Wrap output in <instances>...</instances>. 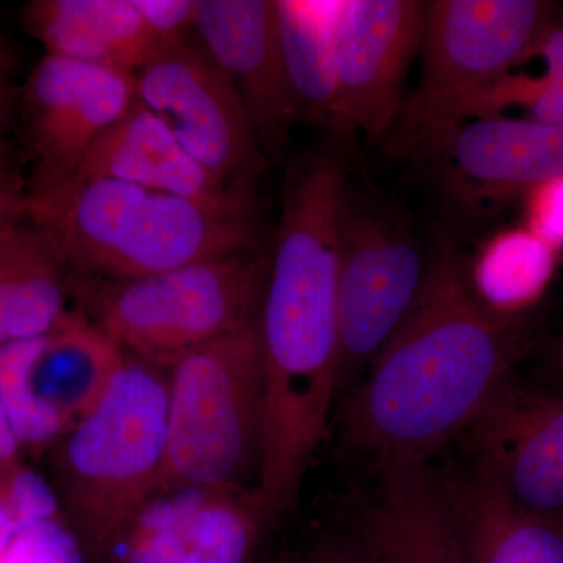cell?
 I'll use <instances>...</instances> for the list:
<instances>
[{
  "label": "cell",
  "instance_id": "2",
  "mask_svg": "<svg viewBox=\"0 0 563 563\" xmlns=\"http://www.w3.org/2000/svg\"><path fill=\"white\" fill-rule=\"evenodd\" d=\"M168 376L125 355L101 401L49 450L52 492L92 563L154 498L163 465Z\"/></svg>",
  "mask_w": 563,
  "mask_h": 563
},
{
  "label": "cell",
  "instance_id": "30",
  "mask_svg": "<svg viewBox=\"0 0 563 563\" xmlns=\"http://www.w3.org/2000/svg\"><path fill=\"white\" fill-rule=\"evenodd\" d=\"M544 363H547L548 374L559 383H563V329L548 343Z\"/></svg>",
  "mask_w": 563,
  "mask_h": 563
},
{
  "label": "cell",
  "instance_id": "20",
  "mask_svg": "<svg viewBox=\"0 0 563 563\" xmlns=\"http://www.w3.org/2000/svg\"><path fill=\"white\" fill-rule=\"evenodd\" d=\"M343 0H276L285 69L299 114L332 128L335 33Z\"/></svg>",
  "mask_w": 563,
  "mask_h": 563
},
{
  "label": "cell",
  "instance_id": "16",
  "mask_svg": "<svg viewBox=\"0 0 563 563\" xmlns=\"http://www.w3.org/2000/svg\"><path fill=\"white\" fill-rule=\"evenodd\" d=\"M22 22L46 55L133 76L158 51L132 0H33Z\"/></svg>",
  "mask_w": 563,
  "mask_h": 563
},
{
  "label": "cell",
  "instance_id": "21",
  "mask_svg": "<svg viewBox=\"0 0 563 563\" xmlns=\"http://www.w3.org/2000/svg\"><path fill=\"white\" fill-rule=\"evenodd\" d=\"M559 254L526 228L493 235L468 263L474 292L490 312L526 317L542 299L558 269Z\"/></svg>",
  "mask_w": 563,
  "mask_h": 563
},
{
  "label": "cell",
  "instance_id": "24",
  "mask_svg": "<svg viewBox=\"0 0 563 563\" xmlns=\"http://www.w3.org/2000/svg\"><path fill=\"white\" fill-rule=\"evenodd\" d=\"M54 499L20 459L0 466V554L33 526L54 520Z\"/></svg>",
  "mask_w": 563,
  "mask_h": 563
},
{
  "label": "cell",
  "instance_id": "19",
  "mask_svg": "<svg viewBox=\"0 0 563 563\" xmlns=\"http://www.w3.org/2000/svg\"><path fill=\"white\" fill-rule=\"evenodd\" d=\"M124 361V352L95 321L80 312H66L43 336L32 365V384L69 431L101 401Z\"/></svg>",
  "mask_w": 563,
  "mask_h": 563
},
{
  "label": "cell",
  "instance_id": "28",
  "mask_svg": "<svg viewBox=\"0 0 563 563\" xmlns=\"http://www.w3.org/2000/svg\"><path fill=\"white\" fill-rule=\"evenodd\" d=\"M303 563H374L354 536H322L307 553Z\"/></svg>",
  "mask_w": 563,
  "mask_h": 563
},
{
  "label": "cell",
  "instance_id": "23",
  "mask_svg": "<svg viewBox=\"0 0 563 563\" xmlns=\"http://www.w3.org/2000/svg\"><path fill=\"white\" fill-rule=\"evenodd\" d=\"M533 57L543 58L542 76L532 79L509 74L485 88V111L498 117L506 107H525L529 120L563 125V21L544 36Z\"/></svg>",
  "mask_w": 563,
  "mask_h": 563
},
{
  "label": "cell",
  "instance_id": "12",
  "mask_svg": "<svg viewBox=\"0 0 563 563\" xmlns=\"http://www.w3.org/2000/svg\"><path fill=\"white\" fill-rule=\"evenodd\" d=\"M196 36L239 91L265 157L279 158L298 110L276 0H198Z\"/></svg>",
  "mask_w": 563,
  "mask_h": 563
},
{
  "label": "cell",
  "instance_id": "17",
  "mask_svg": "<svg viewBox=\"0 0 563 563\" xmlns=\"http://www.w3.org/2000/svg\"><path fill=\"white\" fill-rule=\"evenodd\" d=\"M448 485L466 563H563V517L518 506L474 470Z\"/></svg>",
  "mask_w": 563,
  "mask_h": 563
},
{
  "label": "cell",
  "instance_id": "9",
  "mask_svg": "<svg viewBox=\"0 0 563 563\" xmlns=\"http://www.w3.org/2000/svg\"><path fill=\"white\" fill-rule=\"evenodd\" d=\"M474 472L531 512L563 517V393L507 377L462 433Z\"/></svg>",
  "mask_w": 563,
  "mask_h": 563
},
{
  "label": "cell",
  "instance_id": "34",
  "mask_svg": "<svg viewBox=\"0 0 563 563\" xmlns=\"http://www.w3.org/2000/svg\"><path fill=\"white\" fill-rule=\"evenodd\" d=\"M282 563V562H280Z\"/></svg>",
  "mask_w": 563,
  "mask_h": 563
},
{
  "label": "cell",
  "instance_id": "13",
  "mask_svg": "<svg viewBox=\"0 0 563 563\" xmlns=\"http://www.w3.org/2000/svg\"><path fill=\"white\" fill-rule=\"evenodd\" d=\"M442 157L459 198L492 201L528 195L563 176V125L514 118H477L422 144Z\"/></svg>",
  "mask_w": 563,
  "mask_h": 563
},
{
  "label": "cell",
  "instance_id": "14",
  "mask_svg": "<svg viewBox=\"0 0 563 563\" xmlns=\"http://www.w3.org/2000/svg\"><path fill=\"white\" fill-rule=\"evenodd\" d=\"M74 176L125 181L163 195L252 213L250 188L233 187L207 172L140 101L96 141Z\"/></svg>",
  "mask_w": 563,
  "mask_h": 563
},
{
  "label": "cell",
  "instance_id": "18",
  "mask_svg": "<svg viewBox=\"0 0 563 563\" xmlns=\"http://www.w3.org/2000/svg\"><path fill=\"white\" fill-rule=\"evenodd\" d=\"M66 310L65 266L27 214L0 231V347L40 339Z\"/></svg>",
  "mask_w": 563,
  "mask_h": 563
},
{
  "label": "cell",
  "instance_id": "27",
  "mask_svg": "<svg viewBox=\"0 0 563 563\" xmlns=\"http://www.w3.org/2000/svg\"><path fill=\"white\" fill-rule=\"evenodd\" d=\"M526 229L559 255L563 252V176L543 181L526 195Z\"/></svg>",
  "mask_w": 563,
  "mask_h": 563
},
{
  "label": "cell",
  "instance_id": "32",
  "mask_svg": "<svg viewBox=\"0 0 563 563\" xmlns=\"http://www.w3.org/2000/svg\"><path fill=\"white\" fill-rule=\"evenodd\" d=\"M7 172H9V169H7L5 163H3L2 157H0V177Z\"/></svg>",
  "mask_w": 563,
  "mask_h": 563
},
{
  "label": "cell",
  "instance_id": "31",
  "mask_svg": "<svg viewBox=\"0 0 563 563\" xmlns=\"http://www.w3.org/2000/svg\"><path fill=\"white\" fill-rule=\"evenodd\" d=\"M7 96H9V55L0 44V125L5 113Z\"/></svg>",
  "mask_w": 563,
  "mask_h": 563
},
{
  "label": "cell",
  "instance_id": "33",
  "mask_svg": "<svg viewBox=\"0 0 563 563\" xmlns=\"http://www.w3.org/2000/svg\"><path fill=\"white\" fill-rule=\"evenodd\" d=\"M282 563H295V562L287 561V559H285V561H282Z\"/></svg>",
  "mask_w": 563,
  "mask_h": 563
},
{
  "label": "cell",
  "instance_id": "25",
  "mask_svg": "<svg viewBox=\"0 0 563 563\" xmlns=\"http://www.w3.org/2000/svg\"><path fill=\"white\" fill-rule=\"evenodd\" d=\"M81 559L77 540L62 532L54 520L33 526L0 554V563H81Z\"/></svg>",
  "mask_w": 563,
  "mask_h": 563
},
{
  "label": "cell",
  "instance_id": "10",
  "mask_svg": "<svg viewBox=\"0 0 563 563\" xmlns=\"http://www.w3.org/2000/svg\"><path fill=\"white\" fill-rule=\"evenodd\" d=\"M136 101L133 74L46 55L24 92L29 136L38 161L35 180L73 177L96 141Z\"/></svg>",
  "mask_w": 563,
  "mask_h": 563
},
{
  "label": "cell",
  "instance_id": "1",
  "mask_svg": "<svg viewBox=\"0 0 563 563\" xmlns=\"http://www.w3.org/2000/svg\"><path fill=\"white\" fill-rule=\"evenodd\" d=\"M531 346L528 314L490 312L473 290L468 262L437 243L420 296L351 390L344 443L380 476L429 465Z\"/></svg>",
  "mask_w": 563,
  "mask_h": 563
},
{
  "label": "cell",
  "instance_id": "8",
  "mask_svg": "<svg viewBox=\"0 0 563 563\" xmlns=\"http://www.w3.org/2000/svg\"><path fill=\"white\" fill-rule=\"evenodd\" d=\"M424 2L343 0L335 33L332 131L377 141L395 129L420 55Z\"/></svg>",
  "mask_w": 563,
  "mask_h": 563
},
{
  "label": "cell",
  "instance_id": "29",
  "mask_svg": "<svg viewBox=\"0 0 563 563\" xmlns=\"http://www.w3.org/2000/svg\"><path fill=\"white\" fill-rule=\"evenodd\" d=\"M21 450V444L11 429L9 418L0 406V466L18 461Z\"/></svg>",
  "mask_w": 563,
  "mask_h": 563
},
{
  "label": "cell",
  "instance_id": "26",
  "mask_svg": "<svg viewBox=\"0 0 563 563\" xmlns=\"http://www.w3.org/2000/svg\"><path fill=\"white\" fill-rule=\"evenodd\" d=\"M158 49L196 33L198 0H132Z\"/></svg>",
  "mask_w": 563,
  "mask_h": 563
},
{
  "label": "cell",
  "instance_id": "6",
  "mask_svg": "<svg viewBox=\"0 0 563 563\" xmlns=\"http://www.w3.org/2000/svg\"><path fill=\"white\" fill-rule=\"evenodd\" d=\"M136 98L207 172L250 188L265 154L239 91L198 36L162 47L135 74Z\"/></svg>",
  "mask_w": 563,
  "mask_h": 563
},
{
  "label": "cell",
  "instance_id": "22",
  "mask_svg": "<svg viewBox=\"0 0 563 563\" xmlns=\"http://www.w3.org/2000/svg\"><path fill=\"white\" fill-rule=\"evenodd\" d=\"M43 336L0 347V406L21 448L49 451L68 432V426L51 410L32 384V365Z\"/></svg>",
  "mask_w": 563,
  "mask_h": 563
},
{
  "label": "cell",
  "instance_id": "5",
  "mask_svg": "<svg viewBox=\"0 0 563 563\" xmlns=\"http://www.w3.org/2000/svg\"><path fill=\"white\" fill-rule=\"evenodd\" d=\"M432 250L401 207L352 174L340 218L336 395L362 379L409 314Z\"/></svg>",
  "mask_w": 563,
  "mask_h": 563
},
{
  "label": "cell",
  "instance_id": "7",
  "mask_svg": "<svg viewBox=\"0 0 563 563\" xmlns=\"http://www.w3.org/2000/svg\"><path fill=\"white\" fill-rule=\"evenodd\" d=\"M562 21L547 0L424 2L420 85L407 102L451 101L490 87L532 58Z\"/></svg>",
  "mask_w": 563,
  "mask_h": 563
},
{
  "label": "cell",
  "instance_id": "3",
  "mask_svg": "<svg viewBox=\"0 0 563 563\" xmlns=\"http://www.w3.org/2000/svg\"><path fill=\"white\" fill-rule=\"evenodd\" d=\"M263 362L258 322L203 344L168 374V418L155 496L243 488L258 472Z\"/></svg>",
  "mask_w": 563,
  "mask_h": 563
},
{
  "label": "cell",
  "instance_id": "15",
  "mask_svg": "<svg viewBox=\"0 0 563 563\" xmlns=\"http://www.w3.org/2000/svg\"><path fill=\"white\" fill-rule=\"evenodd\" d=\"M352 536L374 563H466L450 485L429 465L383 474Z\"/></svg>",
  "mask_w": 563,
  "mask_h": 563
},
{
  "label": "cell",
  "instance_id": "4",
  "mask_svg": "<svg viewBox=\"0 0 563 563\" xmlns=\"http://www.w3.org/2000/svg\"><path fill=\"white\" fill-rule=\"evenodd\" d=\"M269 262L243 251L117 282L96 301L99 329L129 357L157 369L258 322Z\"/></svg>",
  "mask_w": 563,
  "mask_h": 563
},
{
  "label": "cell",
  "instance_id": "11",
  "mask_svg": "<svg viewBox=\"0 0 563 563\" xmlns=\"http://www.w3.org/2000/svg\"><path fill=\"white\" fill-rule=\"evenodd\" d=\"M181 495L152 498L103 563H254L269 525L255 488Z\"/></svg>",
  "mask_w": 563,
  "mask_h": 563
}]
</instances>
